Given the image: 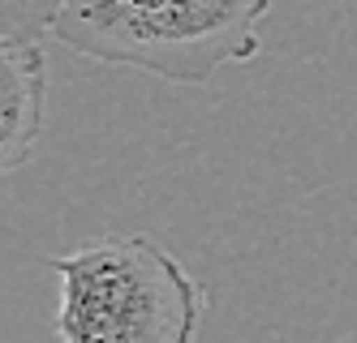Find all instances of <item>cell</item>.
<instances>
[{
    "instance_id": "cell-1",
    "label": "cell",
    "mask_w": 357,
    "mask_h": 343,
    "mask_svg": "<svg viewBox=\"0 0 357 343\" xmlns=\"http://www.w3.org/2000/svg\"><path fill=\"white\" fill-rule=\"evenodd\" d=\"M61 343H194L207 292L155 236H91L56 253Z\"/></svg>"
},
{
    "instance_id": "cell-2",
    "label": "cell",
    "mask_w": 357,
    "mask_h": 343,
    "mask_svg": "<svg viewBox=\"0 0 357 343\" xmlns=\"http://www.w3.org/2000/svg\"><path fill=\"white\" fill-rule=\"evenodd\" d=\"M271 0H65L52 39L104 65H130L176 86L259 56Z\"/></svg>"
},
{
    "instance_id": "cell-3",
    "label": "cell",
    "mask_w": 357,
    "mask_h": 343,
    "mask_svg": "<svg viewBox=\"0 0 357 343\" xmlns=\"http://www.w3.org/2000/svg\"><path fill=\"white\" fill-rule=\"evenodd\" d=\"M43 43H0V168L17 172L43 134Z\"/></svg>"
},
{
    "instance_id": "cell-4",
    "label": "cell",
    "mask_w": 357,
    "mask_h": 343,
    "mask_svg": "<svg viewBox=\"0 0 357 343\" xmlns=\"http://www.w3.org/2000/svg\"><path fill=\"white\" fill-rule=\"evenodd\" d=\"M65 9V0H0V35L5 43H43Z\"/></svg>"
}]
</instances>
